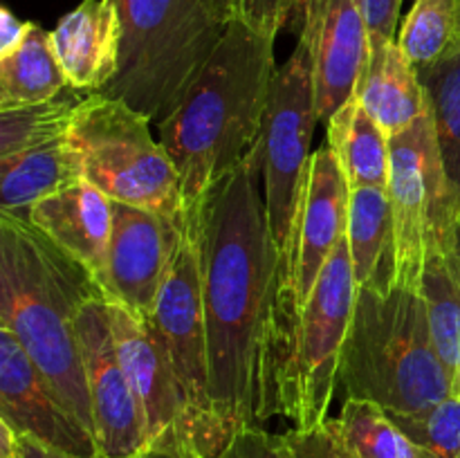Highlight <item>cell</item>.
Segmentation results:
<instances>
[{
  "label": "cell",
  "instance_id": "2",
  "mask_svg": "<svg viewBox=\"0 0 460 458\" xmlns=\"http://www.w3.org/2000/svg\"><path fill=\"white\" fill-rule=\"evenodd\" d=\"M283 27L243 12L189 81L178 106L157 124V139L182 184V225L196 223L209 189L261 139Z\"/></svg>",
  "mask_w": 460,
  "mask_h": 458
},
{
  "label": "cell",
  "instance_id": "24",
  "mask_svg": "<svg viewBox=\"0 0 460 458\" xmlns=\"http://www.w3.org/2000/svg\"><path fill=\"white\" fill-rule=\"evenodd\" d=\"M326 425L353 458H434L368 400L346 398L340 416L328 418Z\"/></svg>",
  "mask_w": 460,
  "mask_h": 458
},
{
  "label": "cell",
  "instance_id": "4",
  "mask_svg": "<svg viewBox=\"0 0 460 458\" xmlns=\"http://www.w3.org/2000/svg\"><path fill=\"white\" fill-rule=\"evenodd\" d=\"M337 386L346 398L398 413L456 395L431 341L420 287L395 286L389 295L358 290Z\"/></svg>",
  "mask_w": 460,
  "mask_h": 458
},
{
  "label": "cell",
  "instance_id": "11",
  "mask_svg": "<svg viewBox=\"0 0 460 458\" xmlns=\"http://www.w3.org/2000/svg\"><path fill=\"white\" fill-rule=\"evenodd\" d=\"M93 431L99 458H139L151 449L146 413L119 362L106 295L90 299L76 314Z\"/></svg>",
  "mask_w": 460,
  "mask_h": 458
},
{
  "label": "cell",
  "instance_id": "38",
  "mask_svg": "<svg viewBox=\"0 0 460 458\" xmlns=\"http://www.w3.org/2000/svg\"><path fill=\"white\" fill-rule=\"evenodd\" d=\"M139 458H193V454L189 449H148Z\"/></svg>",
  "mask_w": 460,
  "mask_h": 458
},
{
  "label": "cell",
  "instance_id": "32",
  "mask_svg": "<svg viewBox=\"0 0 460 458\" xmlns=\"http://www.w3.org/2000/svg\"><path fill=\"white\" fill-rule=\"evenodd\" d=\"M368 30V43L398 39L404 0H358Z\"/></svg>",
  "mask_w": 460,
  "mask_h": 458
},
{
  "label": "cell",
  "instance_id": "27",
  "mask_svg": "<svg viewBox=\"0 0 460 458\" xmlns=\"http://www.w3.org/2000/svg\"><path fill=\"white\" fill-rule=\"evenodd\" d=\"M429 112L434 119L436 142L440 160L447 173L449 187L460 200V57L436 63L429 67H418Z\"/></svg>",
  "mask_w": 460,
  "mask_h": 458
},
{
  "label": "cell",
  "instance_id": "22",
  "mask_svg": "<svg viewBox=\"0 0 460 458\" xmlns=\"http://www.w3.org/2000/svg\"><path fill=\"white\" fill-rule=\"evenodd\" d=\"M326 126L328 148L335 155L350 191L389 187L391 137L364 110L355 94L326 121Z\"/></svg>",
  "mask_w": 460,
  "mask_h": 458
},
{
  "label": "cell",
  "instance_id": "7",
  "mask_svg": "<svg viewBox=\"0 0 460 458\" xmlns=\"http://www.w3.org/2000/svg\"><path fill=\"white\" fill-rule=\"evenodd\" d=\"M67 142L81 178L112 202L182 220V184L151 119L126 101L93 92L75 112Z\"/></svg>",
  "mask_w": 460,
  "mask_h": 458
},
{
  "label": "cell",
  "instance_id": "8",
  "mask_svg": "<svg viewBox=\"0 0 460 458\" xmlns=\"http://www.w3.org/2000/svg\"><path fill=\"white\" fill-rule=\"evenodd\" d=\"M389 200L398 241V286L420 287L425 263L447 251L456 196L449 187L431 112L391 137Z\"/></svg>",
  "mask_w": 460,
  "mask_h": 458
},
{
  "label": "cell",
  "instance_id": "30",
  "mask_svg": "<svg viewBox=\"0 0 460 458\" xmlns=\"http://www.w3.org/2000/svg\"><path fill=\"white\" fill-rule=\"evenodd\" d=\"M281 438L290 458H353L337 440V436L328 429L326 422L314 429L295 427L288 434H281Z\"/></svg>",
  "mask_w": 460,
  "mask_h": 458
},
{
  "label": "cell",
  "instance_id": "16",
  "mask_svg": "<svg viewBox=\"0 0 460 458\" xmlns=\"http://www.w3.org/2000/svg\"><path fill=\"white\" fill-rule=\"evenodd\" d=\"M0 420L75 458H97L94 434L66 407L21 341L0 328Z\"/></svg>",
  "mask_w": 460,
  "mask_h": 458
},
{
  "label": "cell",
  "instance_id": "13",
  "mask_svg": "<svg viewBox=\"0 0 460 458\" xmlns=\"http://www.w3.org/2000/svg\"><path fill=\"white\" fill-rule=\"evenodd\" d=\"M106 304L117 355L146 413L151 449H189L191 407L162 332L153 317H142L117 301Z\"/></svg>",
  "mask_w": 460,
  "mask_h": 458
},
{
  "label": "cell",
  "instance_id": "33",
  "mask_svg": "<svg viewBox=\"0 0 460 458\" xmlns=\"http://www.w3.org/2000/svg\"><path fill=\"white\" fill-rule=\"evenodd\" d=\"M30 27L31 21H21L7 7L0 9V57L13 52L25 40Z\"/></svg>",
  "mask_w": 460,
  "mask_h": 458
},
{
  "label": "cell",
  "instance_id": "37",
  "mask_svg": "<svg viewBox=\"0 0 460 458\" xmlns=\"http://www.w3.org/2000/svg\"><path fill=\"white\" fill-rule=\"evenodd\" d=\"M0 458H22L21 438L4 420H0Z\"/></svg>",
  "mask_w": 460,
  "mask_h": 458
},
{
  "label": "cell",
  "instance_id": "9",
  "mask_svg": "<svg viewBox=\"0 0 460 458\" xmlns=\"http://www.w3.org/2000/svg\"><path fill=\"white\" fill-rule=\"evenodd\" d=\"M317 92H314L313 58L304 40L296 39L295 52L277 70L263 133L265 211L279 251H286L301 200L305 171L310 162V142L317 126Z\"/></svg>",
  "mask_w": 460,
  "mask_h": 458
},
{
  "label": "cell",
  "instance_id": "5",
  "mask_svg": "<svg viewBox=\"0 0 460 458\" xmlns=\"http://www.w3.org/2000/svg\"><path fill=\"white\" fill-rule=\"evenodd\" d=\"M121 58L102 94L126 101L160 124L187 90L245 0H115Z\"/></svg>",
  "mask_w": 460,
  "mask_h": 458
},
{
  "label": "cell",
  "instance_id": "10",
  "mask_svg": "<svg viewBox=\"0 0 460 458\" xmlns=\"http://www.w3.org/2000/svg\"><path fill=\"white\" fill-rule=\"evenodd\" d=\"M151 317L157 330L162 332L175 375L191 407L189 452L196 458H214L216 443L209 398L202 251L196 223H184L182 241L162 283Z\"/></svg>",
  "mask_w": 460,
  "mask_h": 458
},
{
  "label": "cell",
  "instance_id": "28",
  "mask_svg": "<svg viewBox=\"0 0 460 458\" xmlns=\"http://www.w3.org/2000/svg\"><path fill=\"white\" fill-rule=\"evenodd\" d=\"M93 94V92H90ZM88 92L66 88L58 97L36 106L0 110V157L27 151L63 137Z\"/></svg>",
  "mask_w": 460,
  "mask_h": 458
},
{
  "label": "cell",
  "instance_id": "29",
  "mask_svg": "<svg viewBox=\"0 0 460 458\" xmlns=\"http://www.w3.org/2000/svg\"><path fill=\"white\" fill-rule=\"evenodd\" d=\"M386 413L418 447L434 458H460V395L413 413Z\"/></svg>",
  "mask_w": 460,
  "mask_h": 458
},
{
  "label": "cell",
  "instance_id": "21",
  "mask_svg": "<svg viewBox=\"0 0 460 458\" xmlns=\"http://www.w3.org/2000/svg\"><path fill=\"white\" fill-rule=\"evenodd\" d=\"M76 180L81 169L67 135L0 157V211L27 218L36 202Z\"/></svg>",
  "mask_w": 460,
  "mask_h": 458
},
{
  "label": "cell",
  "instance_id": "12",
  "mask_svg": "<svg viewBox=\"0 0 460 458\" xmlns=\"http://www.w3.org/2000/svg\"><path fill=\"white\" fill-rule=\"evenodd\" d=\"M349 205L350 187L326 144L310 155L290 241L281 256L279 304L288 310L299 313L308 304L323 265L346 238Z\"/></svg>",
  "mask_w": 460,
  "mask_h": 458
},
{
  "label": "cell",
  "instance_id": "36",
  "mask_svg": "<svg viewBox=\"0 0 460 458\" xmlns=\"http://www.w3.org/2000/svg\"><path fill=\"white\" fill-rule=\"evenodd\" d=\"M445 256H447L449 268H452L454 277H456V281H458V286H460V200H458V205H456V214H454L452 236H449L447 251H445Z\"/></svg>",
  "mask_w": 460,
  "mask_h": 458
},
{
  "label": "cell",
  "instance_id": "31",
  "mask_svg": "<svg viewBox=\"0 0 460 458\" xmlns=\"http://www.w3.org/2000/svg\"><path fill=\"white\" fill-rule=\"evenodd\" d=\"M196 458V456H193ZM216 458H290L281 436L265 431L263 427H245Z\"/></svg>",
  "mask_w": 460,
  "mask_h": 458
},
{
  "label": "cell",
  "instance_id": "3",
  "mask_svg": "<svg viewBox=\"0 0 460 458\" xmlns=\"http://www.w3.org/2000/svg\"><path fill=\"white\" fill-rule=\"evenodd\" d=\"M97 278L27 218L0 211V328L12 332L66 407L93 431L76 314ZM94 434V431H93Z\"/></svg>",
  "mask_w": 460,
  "mask_h": 458
},
{
  "label": "cell",
  "instance_id": "20",
  "mask_svg": "<svg viewBox=\"0 0 460 458\" xmlns=\"http://www.w3.org/2000/svg\"><path fill=\"white\" fill-rule=\"evenodd\" d=\"M346 242L358 290L377 295L394 292L398 286V241L386 189L350 191Z\"/></svg>",
  "mask_w": 460,
  "mask_h": 458
},
{
  "label": "cell",
  "instance_id": "25",
  "mask_svg": "<svg viewBox=\"0 0 460 458\" xmlns=\"http://www.w3.org/2000/svg\"><path fill=\"white\" fill-rule=\"evenodd\" d=\"M420 292L434 348L452 380L454 393L460 395V286L445 251H436L427 259Z\"/></svg>",
  "mask_w": 460,
  "mask_h": 458
},
{
  "label": "cell",
  "instance_id": "19",
  "mask_svg": "<svg viewBox=\"0 0 460 458\" xmlns=\"http://www.w3.org/2000/svg\"><path fill=\"white\" fill-rule=\"evenodd\" d=\"M355 97L389 137L407 130L429 110L418 67L402 52L398 39L368 43V61Z\"/></svg>",
  "mask_w": 460,
  "mask_h": 458
},
{
  "label": "cell",
  "instance_id": "23",
  "mask_svg": "<svg viewBox=\"0 0 460 458\" xmlns=\"http://www.w3.org/2000/svg\"><path fill=\"white\" fill-rule=\"evenodd\" d=\"M70 88L48 30L31 21L25 40L0 57V110L36 106Z\"/></svg>",
  "mask_w": 460,
  "mask_h": 458
},
{
  "label": "cell",
  "instance_id": "14",
  "mask_svg": "<svg viewBox=\"0 0 460 458\" xmlns=\"http://www.w3.org/2000/svg\"><path fill=\"white\" fill-rule=\"evenodd\" d=\"M182 233L180 218L112 202V233L102 278L106 299L151 317Z\"/></svg>",
  "mask_w": 460,
  "mask_h": 458
},
{
  "label": "cell",
  "instance_id": "15",
  "mask_svg": "<svg viewBox=\"0 0 460 458\" xmlns=\"http://www.w3.org/2000/svg\"><path fill=\"white\" fill-rule=\"evenodd\" d=\"M313 58L319 121L350 97L368 61V30L358 0H295L290 25Z\"/></svg>",
  "mask_w": 460,
  "mask_h": 458
},
{
  "label": "cell",
  "instance_id": "17",
  "mask_svg": "<svg viewBox=\"0 0 460 458\" xmlns=\"http://www.w3.org/2000/svg\"><path fill=\"white\" fill-rule=\"evenodd\" d=\"M27 220L102 286L112 233V200L106 193L81 178L36 202Z\"/></svg>",
  "mask_w": 460,
  "mask_h": 458
},
{
  "label": "cell",
  "instance_id": "6",
  "mask_svg": "<svg viewBox=\"0 0 460 458\" xmlns=\"http://www.w3.org/2000/svg\"><path fill=\"white\" fill-rule=\"evenodd\" d=\"M355 299L358 286L346 238L323 265L299 313L277 299L274 400L277 416L290 418L296 429H314L328 420Z\"/></svg>",
  "mask_w": 460,
  "mask_h": 458
},
{
  "label": "cell",
  "instance_id": "34",
  "mask_svg": "<svg viewBox=\"0 0 460 458\" xmlns=\"http://www.w3.org/2000/svg\"><path fill=\"white\" fill-rule=\"evenodd\" d=\"M245 12L268 16L281 27H288L295 12V0H245Z\"/></svg>",
  "mask_w": 460,
  "mask_h": 458
},
{
  "label": "cell",
  "instance_id": "26",
  "mask_svg": "<svg viewBox=\"0 0 460 458\" xmlns=\"http://www.w3.org/2000/svg\"><path fill=\"white\" fill-rule=\"evenodd\" d=\"M398 45L416 67L460 57V0H413Z\"/></svg>",
  "mask_w": 460,
  "mask_h": 458
},
{
  "label": "cell",
  "instance_id": "35",
  "mask_svg": "<svg viewBox=\"0 0 460 458\" xmlns=\"http://www.w3.org/2000/svg\"><path fill=\"white\" fill-rule=\"evenodd\" d=\"M18 438H21L22 458H75L70 454H63L58 449L49 447V445L40 443V440L31 438V436H18Z\"/></svg>",
  "mask_w": 460,
  "mask_h": 458
},
{
  "label": "cell",
  "instance_id": "18",
  "mask_svg": "<svg viewBox=\"0 0 460 458\" xmlns=\"http://www.w3.org/2000/svg\"><path fill=\"white\" fill-rule=\"evenodd\" d=\"M49 36L70 88L102 92L119 72L121 18L115 0H81Z\"/></svg>",
  "mask_w": 460,
  "mask_h": 458
},
{
  "label": "cell",
  "instance_id": "1",
  "mask_svg": "<svg viewBox=\"0 0 460 458\" xmlns=\"http://www.w3.org/2000/svg\"><path fill=\"white\" fill-rule=\"evenodd\" d=\"M261 178L263 157L256 142L250 155L209 189L196 218L216 456L241 429L277 416L274 326L281 251L259 191Z\"/></svg>",
  "mask_w": 460,
  "mask_h": 458
}]
</instances>
